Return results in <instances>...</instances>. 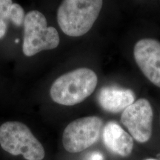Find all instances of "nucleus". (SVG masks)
Returning <instances> with one entry per match:
<instances>
[{"label": "nucleus", "instance_id": "1", "mask_svg": "<svg viewBox=\"0 0 160 160\" xmlns=\"http://www.w3.org/2000/svg\"><path fill=\"white\" fill-rule=\"evenodd\" d=\"M97 83L98 77L94 71L81 68L68 72L56 79L50 94L56 103L73 106L90 97L95 91Z\"/></svg>", "mask_w": 160, "mask_h": 160}, {"label": "nucleus", "instance_id": "2", "mask_svg": "<svg viewBox=\"0 0 160 160\" xmlns=\"http://www.w3.org/2000/svg\"><path fill=\"white\" fill-rule=\"evenodd\" d=\"M103 0H63L57 11V22L65 34L79 37L87 33L99 17Z\"/></svg>", "mask_w": 160, "mask_h": 160}, {"label": "nucleus", "instance_id": "3", "mask_svg": "<svg viewBox=\"0 0 160 160\" xmlns=\"http://www.w3.org/2000/svg\"><path fill=\"white\" fill-rule=\"evenodd\" d=\"M0 145L11 155H22L27 160H42L45 156L41 142L19 122H6L0 126Z\"/></svg>", "mask_w": 160, "mask_h": 160}, {"label": "nucleus", "instance_id": "4", "mask_svg": "<svg viewBox=\"0 0 160 160\" xmlns=\"http://www.w3.org/2000/svg\"><path fill=\"white\" fill-rule=\"evenodd\" d=\"M22 51L26 57H33L45 50H52L59 45V35L57 29L48 26L43 13L31 11L24 20Z\"/></svg>", "mask_w": 160, "mask_h": 160}, {"label": "nucleus", "instance_id": "5", "mask_svg": "<svg viewBox=\"0 0 160 160\" xmlns=\"http://www.w3.org/2000/svg\"><path fill=\"white\" fill-rule=\"evenodd\" d=\"M103 122L96 116L73 120L64 130L62 144L69 153L85 151L99 139Z\"/></svg>", "mask_w": 160, "mask_h": 160}, {"label": "nucleus", "instance_id": "6", "mask_svg": "<svg viewBox=\"0 0 160 160\" xmlns=\"http://www.w3.org/2000/svg\"><path fill=\"white\" fill-rule=\"evenodd\" d=\"M153 119L151 103L145 99H139L122 111L121 122L136 141L145 143L152 136Z\"/></svg>", "mask_w": 160, "mask_h": 160}, {"label": "nucleus", "instance_id": "7", "mask_svg": "<svg viewBox=\"0 0 160 160\" xmlns=\"http://www.w3.org/2000/svg\"><path fill=\"white\" fill-rule=\"evenodd\" d=\"M133 57L145 77L160 88V42L151 38L139 40L133 48Z\"/></svg>", "mask_w": 160, "mask_h": 160}, {"label": "nucleus", "instance_id": "8", "mask_svg": "<svg viewBox=\"0 0 160 160\" xmlns=\"http://www.w3.org/2000/svg\"><path fill=\"white\" fill-rule=\"evenodd\" d=\"M103 143L113 154L122 157H129L133 148V139L131 135L115 122L106 124L102 131Z\"/></svg>", "mask_w": 160, "mask_h": 160}, {"label": "nucleus", "instance_id": "9", "mask_svg": "<svg viewBox=\"0 0 160 160\" xmlns=\"http://www.w3.org/2000/svg\"><path fill=\"white\" fill-rule=\"evenodd\" d=\"M102 108L110 113L123 111L135 102V95L131 89L108 86L100 90L97 96Z\"/></svg>", "mask_w": 160, "mask_h": 160}, {"label": "nucleus", "instance_id": "10", "mask_svg": "<svg viewBox=\"0 0 160 160\" xmlns=\"http://www.w3.org/2000/svg\"><path fill=\"white\" fill-rule=\"evenodd\" d=\"M25 11L21 5L12 0H0V39L6 35L9 22L21 26L25 20Z\"/></svg>", "mask_w": 160, "mask_h": 160}, {"label": "nucleus", "instance_id": "11", "mask_svg": "<svg viewBox=\"0 0 160 160\" xmlns=\"http://www.w3.org/2000/svg\"><path fill=\"white\" fill-rule=\"evenodd\" d=\"M88 160H103L102 155L98 152H93L88 158Z\"/></svg>", "mask_w": 160, "mask_h": 160}, {"label": "nucleus", "instance_id": "12", "mask_svg": "<svg viewBox=\"0 0 160 160\" xmlns=\"http://www.w3.org/2000/svg\"><path fill=\"white\" fill-rule=\"evenodd\" d=\"M145 160H157V159H145Z\"/></svg>", "mask_w": 160, "mask_h": 160}]
</instances>
